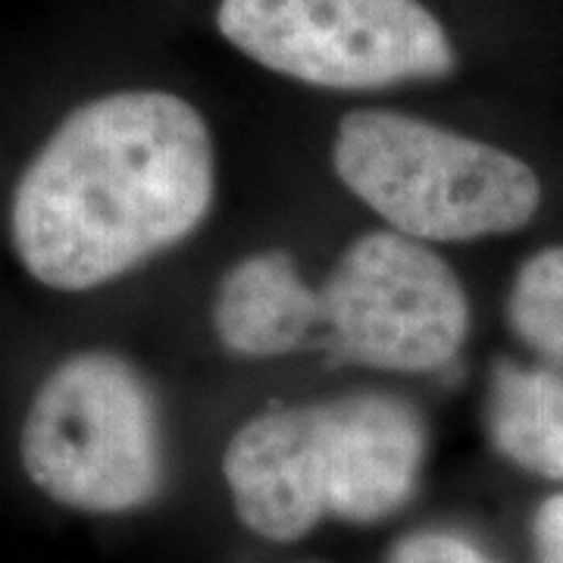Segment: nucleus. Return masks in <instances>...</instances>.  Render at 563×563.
Returning a JSON list of instances; mask_svg holds the SVG:
<instances>
[{"instance_id":"nucleus-11","label":"nucleus","mask_w":563,"mask_h":563,"mask_svg":"<svg viewBox=\"0 0 563 563\" xmlns=\"http://www.w3.org/2000/svg\"><path fill=\"white\" fill-rule=\"evenodd\" d=\"M536 563H563V495H554L536 510L532 520Z\"/></svg>"},{"instance_id":"nucleus-2","label":"nucleus","mask_w":563,"mask_h":563,"mask_svg":"<svg viewBox=\"0 0 563 563\" xmlns=\"http://www.w3.org/2000/svg\"><path fill=\"white\" fill-rule=\"evenodd\" d=\"M426 426L388 395L273 407L244 422L222 454L235 514L266 542H298L325 517L369 526L413 498Z\"/></svg>"},{"instance_id":"nucleus-3","label":"nucleus","mask_w":563,"mask_h":563,"mask_svg":"<svg viewBox=\"0 0 563 563\" xmlns=\"http://www.w3.org/2000/svg\"><path fill=\"white\" fill-rule=\"evenodd\" d=\"M332 169L388 229L426 244L510 235L542 207V181L529 163L401 110L344 113Z\"/></svg>"},{"instance_id":"nucleus-8","label":"nucleus","mask_w":563,"mask_h":563,"mask_svg":"<svg viewBox=\"0 0 563 563\" xmlns=\"http://www.w3.org/2000/svg\"><path fill=\"white\" fill-rule=\"evenodd\" d=\"M488 439L504 461L563 483V379L498 361L485 401Z\"/></svg>"},{"instance_id":"nucleus-10","label":"nucleus","mask_w":563,"mask_h":563,"mask_svg":"<svg viewBox=\"0 0 563 563\" xmlns=\"http://www.w3.org/2000/svg\"><path fill=\"white\" fill-rule=\"evenodd\" d=\"M388 563H492L476 544L451 532H413L391 548Z\"/></svg>"},{"instance_id":"nucleus-1","label":"nucleus","mask_w":563,"mask_h":563,"mask_svg":"<svg viewBox=\"0 0 563 563\" xmlns=\"http://www.w3.org/2000/svg\"><path fill=\"white\" fill-rule=\"evenodd\" d=\"M213 195L201 110L157 88L113 91L76 107L22 169L13 251L41 285L91 291L185 242Z\"/></svg>"},{"instance_id":"nucleus-4","label":"nucleus","mask_w":563,"mask_h":563,"mask_svg":"<svg viewBox=\"0 0 563 563\" xmlns=\"http://www.w3.org/2000/svg\"><path fill=\"white\" fill-rule=\"evenodd\" d=\"M20 457L25 476L63 507L139 510L161 495L166 470L157 398L120 354H73L29 404Z\"/></svg>"},{"instance_id":"nucleus-7","label":"nucleus","mask_w":563,"mask_h":563,"mask_svg":"<svg viewBox=\"0 0 563 563\" xmlns=\"http://www.w3.org/2000/svg\"><path fill=\"white\" fill-rule=\"evenodd\" d=\"M322 325L320 288L307 285L288 251H261L225 269L213 329L220 344L247 361L291 354Z\"/></svg>"},{"instance_id":"nucleus-5","label":"nucleus","mask_w":563,"mask_h":563,"mask_svg":"<svg viewBox=\"0 0 563 563\" xmlns=\"http://www.w3.org/2000/svg\"><path fill=\"white\" fill-rule=\"evenodd\" d=\"M217 25L244 57L329 91L448 79L454 41L420 0H220Z\"/></svg>"},{"instance_id":"nucleus-9","label":"nucleus","mask_w":563,"mask_h":563,"mask_svg":"<svg viewBox=\"0 0 563 563\" xmlns=\"http://www.w3.org/2000/svg\"><path fill=\"white\" fill-rule=\"evenodd\" d=\"M514 335L551 361H563V244H551L520 266L507 295Z\"/></svg>"},{"instance_id":"nucleus-6","label":"nucleus","mask_w":563,"mask_h":563,"mask_svg":"<svg viewBox=\"0 0 563 563\" xmlns=\"http://www.w3.org/2000/svg\"><path fill=\"white\" fill-rule=\"evenodd\" d=\"M320 295L335 351L385 373L442 369L470 332V298L454 266L395 229L347 244Z\"/></svg>"}]
</instances>
